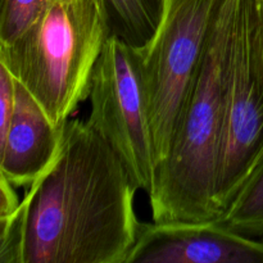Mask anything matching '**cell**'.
<instances>
[{
    "label": "cell",
    "instance_id": "obj_1",
    "mask_svg": "<svg viewBox=\"0 0 263 263\" xmlns=\"http://www.w3.org/2000/svg\"><path fill=\"white\" fill-rule=\"evenodd\" d=\"M138 190L87 121L68 120L55 158L22 199V263H126L143 225Z\"/></svg>",
    "mask_w": 263,
    "mask_h": 263
},
{
    "label": "cell",
    "instance_id": "obj_2",
    "mask_svg": "<svg viewBox=\"0 0 263 263\" xmlns=\"http://www.w3.org/2000/svg\"><path fill=\"white\" fill-rule=\"evenodd\" d=\"M239 0H223L171 152L149 194L153 222L221 220L216 180L225 128Z\"/></svg>",
    "mask_w": 263,
    "mask_h": 263
},
{
    "label": "cell",
    "instance_id": "obj_3",
    "mask_svg": "<svg viewBox=\"0 0 263 263\" xmlns=\"http://www.w3.org/2000/svg\"><path fill=\"white\" fill-rule=\"evenodd\" d=\"M109 37L95 0H48L12 43L0 46V64L57 126H64L89 97L95 64Z\"/></svg>",
    "mask_w": 263,
    "mask_h": 263
},
{
    "label": "cell",
    "instance_id": "obj_4",
    "mask_svg": "<svg viewBox=\"0 0 263 263\" xmlns=\"http://www.w3.org/2000/svg\"><path fill=\"white\" fill-rule=\"evenodd\" d=\"M222 3L164 0L156 35L139 50L157 170L171 152Z\"/></svg>",
    "mask_w": 263,
    "mask_h": 263
},
{
    "label": "cell",
    "instance_id": "obj_5",
    "mask_svg": "<svg viewBox=\"0 0 263 263\" xmlns=\"http://www.w3.org/2000/svg\"><path fill=\"white\" fill-rule=\"evenodd\" d=\"M87 123L109 144L139 189L151 194L157 162L139 50L109 37L92 72Z\"/></svg>",
    "mask_w": 263,
    "mask_h": 263
},
{
    "label": "cell",
    "instance_id": "obj_6",
    "mask_svg": "<svg viewBox=\"0 0 263 263\" xmlns=\"http://www.w3.org/2000/svg\"><path fill=\"white\" fill-rule=\"evenodd\" d=\"M263 159V69L257 0H239L216 200L226 212Z\"/></svg>",
    "mask_w": 263,
    "mask_h": 263
},
{
    "label": "cell",
    "instance_id": "obj_7",
    "mask_svg": "<svg viewBox=\"0 0 263 263\" xmlns=\"http://www.w3.org/2000/svg\"><path fill=\"white\" fill-rule=\"evenodd\" d=\"M126 263H263V243L220 220L143 223Z\"/></svg>",
    "mask_w": 263,
    "mask_h": 263
},
{
    "label": "cell",
    "instance_id": "obj_8",
    "mask_svg": "<svg viewBox=\"0 0 263 263\" xmlns=\"http://www.w3.org/2000/svg\"><path fill=\"white\" fill-rule=\"evenodd\" d=\"M63 127L57 126L35 97L15 80L14 110L0 139V175L15 187L32 185L55 158Z\"/></svg>",
    "mask_w": 263,
    "mask_h": 263
},
{
    "label": "cell",
    "instance_id": "obj_9",
    "mask_svg": "<svg viewBox=\"0 0 263 263\" xmlns=\"http://www.w3.org/2000/svg\"><path fill=\"white\" fill-rule=\"evenodd\" d=\"M110 37L141 50L156 35L164 0H95Z\"/></svg>",
    "mask_w": 263,
    "mask_h": 263
},
{
    "label": "cell",
    "instance_id": "obj_10",
    "mask_svg": "<svg viewBox=\"0 0 263 263\" xmlns=\"http://www.w3.org/2000/svg\"><path fill=\"white\" fill-rule=\"evenodd\" d=\"M220 221L235 233L263 243V159Z\"/></svg>",
    "mask_w": 263,
    "mask_h": 263
},
{
    "label": "cell",
    "instance_id": "obj_11",
    "mask_svg": "<svg viewBox=\"0 0 263 263\" xmlns=\"http://www.w3.org/2000/svg\"><path fill=\"white\" fill-rule=\"evenodd\" d=\"M48 0H2L0 46L12 43L41 12Z\"/></svg>",
    "mask_w": 263,
    "mask_h": 263
},
{
    "label": "cell",
    "instance_id": "obj_12",
    "mask_svg": "<svg viewBox=\"0 0 263 263\" xmlns=\"http://www.w3.org/2000/svg\"><path fill=\"white\" fill-rule=\"evenodd\" d=\"M15 102V79L0 64V139L5 135L12 120Z\"/></svg>",
    "mask_w": 263,
    "mask_h": 263
},
{
    "label": "cell",
    "instance_id": "obj_13",
    "mask_svg": "<svg viewBox=\"0 0 263 263\" xmlns=\"http://www.w3.org/2000/svg\"><path fill=\"white\" fill-rule=\"evenodd\" d=\"M14 189V185L0 175V218L13 215L20 207L21 200Z\"/></svg>",
    "mask_w": 263,
    "mask_h": 263
},
{
    "label": "cell",
    "instance_id": "obj_14",
    "mask_svg": "<svg viewBox=\"0 0 263 263\" xmlns=\"http://www.w3.org/2000/svg\"><path fill=\"white\" fill-rule=\"evenodd\" d=\"M257 39L263 69V0H257Z\"/></svg>",
    "mask_w": 263,
    "mask_h": 263
}]
</instances>
